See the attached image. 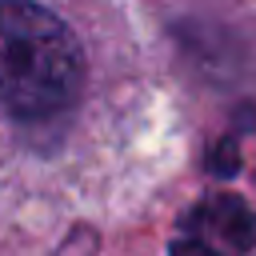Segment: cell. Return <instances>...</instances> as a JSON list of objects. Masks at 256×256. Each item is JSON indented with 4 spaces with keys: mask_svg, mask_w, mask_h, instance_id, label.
Returning <instances> with one entry per match:
<instances>
[{
    "mask_svg": "<svg viewBox=\"0 0 256 256\" xmlns=\"http://www.w3.org/2000/svg\"><path fill=\"white\" fill-rule=\"evenodd\" d=\"M84 88V48L48 8L0 0V108L16 120H52Z\"/></svg>",
    "mask_w": 256,
    "mask_h": 256,
    "instance_id": "1",
    "label": "cell"
},
{
    "mask_svg": "<svg viewBox=\"0 0 256 256\" xmlns=\"http://www.w3.org/2000/svg\"><path fill=\"white\" fill-rule=\"evenodd\" d=\"M252 248H256V212L240 196L216 192L192 208L188 236L172 244V256H252Z\"/></svg>",
    "mask_w": 256,
    "mask_h": 256,
    "instance_id": "2",
    "label": "cell"
}]
</instances>
